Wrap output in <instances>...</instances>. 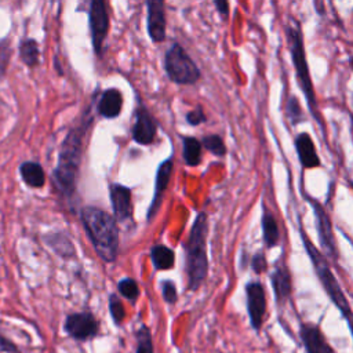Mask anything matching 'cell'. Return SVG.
Returning <instances> with one entry per match:
<instances>
[{
	"label": "cell",
	"mask_w": 353,
	"mask_h": 353,
	"mask_svg": "<svg viewBox=\"0 0 353 353\" xmlns=\"http://www.w3.org/2000/svg\"><path fill=\"white\" fill-rule=\"evenodd\" d=\"M81 222L98 256L103 262H113L117 256L119 230L116 219L95 207H85L81 211Z\"/></svg>",
	"instance_id": "obj_1"
},
{
	"label": "cell",
	"mask_w": 353,
	"mask_h": 353,
	"mask_svg": "<svg viewBox=\"0 0 353 353\" xmlns=\"http://www.w3.org/2000/svg\"><path fill=\"white\" fill-rule=\"evenodd\" d=\"M285 39L288 43V51L291 54V61L294 65L296 81L301 87L302 94L306 98L309 110L312 116L316 119L317 124L321 125L324 130V123L321 121V114L319 110L317 99H316V92H314V85L310 77V70L309 65L306 61V52H305V44H303V34L301 25L292 19V22L285 25Z\"/></svg>",
	"instance_id": "obj_2"
},
{
	"label": "cell",
	"mask_w": 353,
	"mask_h": 353,
	"mask_svg": "<svg viewBox=\"0 0 353 353\" xmlns=\"http://www.w3.org/2000/svg\"><path fill=\"white\" fill-rule=\"evenodd\" d=\"M207 233L208 221L205 212H199L185 244L186 254V274L189 290H197L207 277L208 258H207Z\"/></svg>",
	"instance_id": "obj_3"
},
{
	"label": "cell",
	"mask_w": 353,
	"mask_h": 353,
	"mask_svg": "<svg viewBox=\"0 0 353 353\" xmlns=\"http://www.w3.org/2000/svg\"><path fill=\"white\" fill-rule=\"evenodd\" d=\"M301 239L303 241V247L313 263V268L316 270V274H317L324 291L327 292V295L330 296L332 303L339 309L342 316L346 319V321L349 323L352 332H353V312L350 309V305H349L335 274L332 273V270L330 268L327 256L310 241V239H307V236L305 234L303 230H301Z\"/></svg>",
	"instance_id": "obj_4"
},
{
	"label": "cell",
	"mask_w": 353,
	"mask_h": 353,
	"mask_svg": "<svg viewBox=\"0 0 353 353\" xmlns=\"http://www.w3.org/2000/svg\"><path fill=\"white\" fill-rule=\"evenodd\" d=\"M83 134H84V128L70 131L61 148V153H59V159H58V164L54 171V175L59 189L65 194H70L74 190L79 164L81 160Z\"/></svg>",
	"instance_id": "obj_5"
},
{
	"label": "cell",
	"mask_w": 353,
	"mask_h": 353,
	"mask_svg": "<svg viewBox=\"0 0 353 353\" xmlns=\"http://www.w3.org/2000/svg\"><path fill=\"white\" fill-rule=\"evenodd\" d=\"M164 68L168 77L178 84H193L200 79V69L188 52L176 43L167 50Z\"/></svg>",
	"instance_id": "obj_6"
},
{
	"label": "cell",
	"mask_w": 353,
	"mask_h": 353,
	"mask_svg": "<svg viewBox=\"0 0 353 353\" xmlns=\"http://www.w3.org/2000/svg\"><path fill=\"white\" fill-rule=\"evenodd\" d=\"M307 203L313 208L314 219H316V228H317V234L319 240L321 244V248L327 256L331 259H338V248H336V240L334 234V228L330 215L324 210V207L313 197L307 196L306 197Z\"/></svg>",
	"instance_id": "obj_7"
},
{
	"label": "cell",
	"mask_w": 353,
	"mask_h": 353,
	"mask_svg": "<svg viewBox=\"0 0 353 353\" xmlns=\"http://www.w3.org/2000/svg\"><path fill=\"white\" fill-rule=\"evenodd\" d=\"M63 330L70 338L76 341H88L98 334L99 323L95 316L88 312L72 313L66 317Z\"/></svg>",
	"instance_id": "obj_8"
},
{
	"label": "cell",
	"mask_w": 353,
	"mask_h": 353,
	"mask_svg": "<svg viewBox=\"0 0 353 353\" xmlns=\"http://www.w3.org/2000/svg\"><path fill=\"white\" fill-rule=\"evenodd\" d=\"M90 29L92 37V46L98 55L102 52V46L109 30V17L106 6L101 0H94L90 4Z\"/></svg>",
	"instance_id": "obj_9"
},
{
	"label": "cell",
	"mask_w": 353,
	"mask_h": 353,
	"mask_svg": "<svg viewBox=\"0 0 353 353\" xmlns=\"http://www.w3.org/2000/svg\"><path fill=\"white\" fill-rule=\"evenodd\" d=\"M247 295V310L250 321L254 330H259L263 324L266 313V294L265 288L259 281H250L245 285Z\"/></svg>",
	"instance_id": "obj_10"
},
{
	"label": "cell",
	"mask_w": 353,
	"mask_h": 353,
	"mask_svg": "<svg viewBox=\"0 0 353 353\" xmlns=\"http://www.w3.org/2000/svg\"><path fill=\"white\" fill-rule=\"evenodd\" d=\"M157 124L153 116L145 106H138L135 112V121L132 125V138L141 145H149L156 137Z\"/></svg>",
	"instance_id": "obj_11"
},
{
	"label": "cell",
	"mask_w": 353,
	"mask_h": 353,
	"mask_svg": "<svg viewBox=\"0 0 353 353\" xmlns=\"http://www.w3.org/2000/svg\"><path fill=\"white\" fill-rule=\"evenodd\" d=\"M294 143H295V149H296L298 159H299L302 168L312 170V168H317L321 165V160L317 154L314 142L307 132H299L295 137Z\"/></svg>",
	"instance_id": "obj_12"
},
{
	"label": "cell",
	"mask_w": 353,
	"mask_h": 353,
	"mask_svg": "<svg viewBox=\"0 0 353 353\" xmlns=\"http://www.w3.org/2000/svg\"><path fill=\"white\" fill-rule=\"evenodd\" d=\"M110 203L114 212V216L120 222L131 219L132 207H131V190L127 186L113 183L110 186Z\"/></svg>",
	"instance_id": "obj_13"
},
{
	"label": "cell",
	"mask_w": 353,
	"mask_h": 353,
	"mask_svg": "<svg viewBox=\"0 0 353 353\" xmlns=\"http://www.w3.org/2000/svg\"><path fill=\"white\" fill-rule=\"evenodd\" d=\"M148 32L153 41L165 39V14L163 1H148Z\"/></svg>",
	"instance_id": "obj_14"
},
{
	"label": "cell",
	"mask_w": 353,
	"mask_h": 353,
	"mask_svg": "<svg viewBox=\"0 0 353 353\" xmlns=\"http://www.w3.org/2000/svg\"><path fill=\"white\" fill-rule=\"evenodd\" d=\"M270 283L274 291V296L276 301L279 303L285 302L292 291V279H291V273L290 269L285 263H279L272 276H270Z\"/></svg>",
	"instance_id": "obj_15"
},
{
	"label": "cell",
	"mask_w": 353,
	"mask_h": 353,
	"mask_svg": "<svg viewBox=\"0 0 353 353\" xmlns=\"http://www.w3.org/2000/svg\"><path fill=\"white\" fill-rule=\"evenodd\" d=\"M301 339L307 353H332V349L325 341L323 332L313 324H302Z\"/></svg>",
	"instance_id": "obj_16"
},
{
	"label": "cell",
	"mask_w": 353,
	"mask_h": 353,
	"mask_svg": "<svg viewBox=\"0 0 353 353\" xmlns=\"http://www.w3.org/2000/svg\"><path fill=\"white\" fill-rule=\"evenodd\" d=\"M171 172H172V157L164 160L157 168L156 183H154V194H153V200H152V203L149 205V210H148V219H152L153 215L156 214V211L160 205V201H161L163 192L165 190V188L170 182Z\"/></svg>",
	"instance_id": "obj_17"
},
{
	"label": "cell",
	"mask_w": 353,
	"mask_h": 353,
	"mask_svg": "<svg viewBox=\"0 0 353 353\" xmlns=\"http://www.w3.org/2000/svg\"><path fill=\"white\" fill-rule=\"evenodd\" d=\"M121 106H123L121 92L117 88H109L102 94L98 102V112L101 116L106 119H113L120 114Z\"/></svg>",
	"instance_id": "obj_18"
},
{
	"label": "cell",
	"mask_w": 353,
	"mask_h": 353,
	"mask_svg": "<svg viewBox=\"0 0 353 353\" xmlns=\"http://www.w3.org/2000/svg\"><path fill=\"white\" fill-rule=\"evenodd\" d=\"M261 226H262V237L266 248H274L279 244L280 240V230L276 221V216L273 212L263 205L262 218H261Z\"/></svg>",
	"instance_id": "obj_19"
},
{
	"label": "cell",
	"mask_w": 353,
	"mask_h": 353,
	"mask_svg": "<svg viewBox=\"0 0 353 353\" xmlns=\"http://www.w3.org/2000/svg\"><path fill=\"white\" fill-rule=\"evenodd\" d=\"M21 176L30 188H41L46 183V174L43 167L34 161H25L19 167Z\"/></svg>",
	"instance_id": "obj_20"
},
{
	"label": "cell",
	"mask_w": 353,
	"mask_h": 353,
	"mask_svg": "<svg viewBox=\"0 0 353 353\" xmlns=\"http://www.w3.org/2000/svg\"><path fill=\"white\" fill-rule=\"evenodd\" d=\"M150 259L157 270H165L174 266V251L163 244H156L150 250Z\"/></svg>",
	"instance_id": "obj_21"
},
{
	"label": "cell",
	"mask_w": 353,
	"mask_h": 353,
	"mask_svg": "<svg viewBox=\"0 0 353 353\" xmlns=\"http://www.w3.org/2000/svg\"><path fill=\"white\" fill-rule=\"evenodd\" d=\"M183 159L188 165H197L201 161V142L193 137H185L183 141Z\"/></svg>",
	"instance_id": "obj_22"
},
{
	"label": "cell",
	"mask_w": 353,
	"mask_h": 353,
	"mask_svg": "<svg viewBox=\"0 0 353 353\" xmlns=\"http://www.w3.org/2000/svg\"><path fill=\"white\" fill-rule=\"evenodd\" d=\"M19 57L25 65L33 68L39 63V44L33 39H26L21 43Z\"/></svg>",
	"instance_id": "obj_23"
},
{
	"label": "cell",
	"mask_w": 353,
	"mask_h": 353,
	"mask_svg": "<svg viewBox=\"0 0 353 353\" xmlns=\"http://www.w3.org/2000/svg\"><path fill=\"white\" fill-rule=\"evenodd\" d=\"M285 117L291 125H296L305 119L301 103L295 95H290V98L285 102Z\"/></svg>",
	"instance_id": "obj_24"
},
{
	"label": "cell",
	"mask_w": 353,
	"mask_h": 353,
	"mask_svg": "<svg viewBox=\"0 0 353 353\" xmlns=\"http://www.w3.org/2000/svg\"><path fill=\"white\" fill-rule=\"evenodd\" d=\"M135 336H137L135 353H154L152 335L148 325L141 324V327L135 332Z\"/></svg>",
	"instance_id": "obj_25"
},
{
	"label": "cell",
	"mask_w": 353,
	"mask_h": 353,
	"mask_svg": "<svg viewBox=\"0 0 353 353\" xmlns=\"http://www.w3.org/2000/svg\"><path fill=\"white\" fill-rule=\"evenodd\" d=\"M201 145L208 150L211 152L212 154L218 156V157H222L226 154V146L223 143V139L216 135V134H211V135H205L201 141Z\"/></svg>",
	"instance_id": "obj_26"
},
{
	"label": "cell",
	"mask_w": 353,
	"mask_h": 353,
	"mask_svg": "<svg viewBox=\"0 0 353 353\" xmlns=\"http://www.w3.org/2000/svg\"><path fill=\"white\" fill-rule=\"evenodd\" d=\"M117 288H119V292L125 298L128 299L131 303H134L139 295V288H138V284L134 279H130V277H125L123 280L119 281L117 284Z\"/></svg>",
	"instance_id": "obj_27"
},
{
	"label": "cell",
	"mask_w": 353,
	"mask_h": 353,
	"mask_svg": "<svg viewBox=\"0 0 353 353\" xmlns=\"http://www.w3.org/2000/svg\"><path fill=\"white\" fill-rule=\"evenodd\" d=\"M109 312H110V316H112L114 324H117V325L121 324V321L125 317V310H124V306H123L120 298L116 294H112L109 296Z\"/></svg>",
	"instance_id": "obj_28"
},
{
	"label": "cell",
	"mask_w": 353,
	"mask_h": 353,
	"mask_svg": "<svg viewBox=\"0 0 353 353\" xmlns=\"http://www.w3.org/2000/svg\"><path fill=\"white\" fill-rule=\"evenodd\" d=\"M161 285V294H163V298L167 303H175L176 302V298H178V294H176V288H175V284L171 281V280H163L160 283Z\"/></svg>",
	"instance_id": "obj_29"
},
{
	"label": "cell",
	"mask_w": 353,
	"mask_h": 353,
	"mask_svg": "<svg viewBox=\"0 0 353 353\" xmlns=\"http://www.w3.org/2000/svg\"><path fill=\"white\" fill-rule=\"evenodd\" d=\"M10 57H11L10 43H8V40H1L0 41V79L4 76V73L7 70Z\"/></svg>",
	"instance_id": "obj_30"
},
{
	"label": "cell",
	"mask_w": 353,
	"mask_h": 353,
	"mask_svg": "<svg viewBox=\"0 0 353 353\" xmlns=\"http://www.w3.org/2000/svg\"><path fill=\"white\" fill-rule=\"evenodd\" d=\"M251 268L256 274H261L266 270L268 261H266V256L262 251H258L256 254H254V256L251 259Z\"/></svg>",
	"instance_id": "obj_31"
},
{
	"label": "cell",
	"mask_w": 353,
	"mask_h": 353,
	"mask_svg": "<svg viewBox=\"0 0 353 353\" xmlns=\"http://www.w3.org/2000/svg\"><path fill=\"white\" fill-rule=\"evenodd\" d=\"M186 120L190 125H199L201 123L205 121V114L203 112V109L200 106H197L196 109L190 110L188 114H186Z\"/></svg>",
	"instance_id": "obj_32"
},
{
	"label": "cell",
	"mask_w": 353,
	"mask_h": 353,
	"mask_svg": "<svg viewBox=\"0 0 353 353\" xmlns=\"http://www.w3.org/2000/svg\"><path fill=\"white\" fill-rule=\"evenodd\" d=\"M0 352L3 353H18V347L6 336L0 334Z\"/></svg>",
	"instance_id": "obj_33"
},
{
	"label": "cell",
	"mask_w": 353,
	"mask_h": 353,
	"mask_svg": "<svg viewBox=\"0 0 353 353\" xmlns=\"http://www.w3.org/2000/svg\"><path fill=\"white\" fill-rule=\"evenodd\" d=\"M214 4H215L218 12H219L222 17H228V15H229V3H228V1H225V0H216Z\"/></svg>",
	"instance_id": "obj_34"
}]
</instances>
